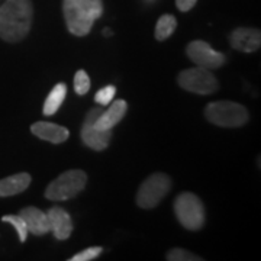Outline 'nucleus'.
<instances>
[{
  "mask_svg": "<svg viewBox=\"0 0 261 261\" xmlns=\"http://www.w3.org/2000/svg\"><path fill=\"white\" fill-rule=\"evenodd\" d=\"M19 216L25 221L28 232L34 233L37 237H41V235H45L47 232H49L48 216L41 209L34 207V206H28V207L20 209Z\"/></svg>",
  "mask_w": 261,
  "mask_h": 261,
  "instance_id": "obj_12",
  "label": "nucleus"
},
{
  "mask_svg": "<svg viewBox=\"0 0 261 261\" xmlns=\"http://www.w3.org/2000/svg\"><path fill=\"white\" fill-rule=\"evenodd\" d=\"M31 176L28 173H18L10 177L0 180V197H9L25 192L31 185Z\"/></svg>",
  "mask_w": 261,
  "mask_h": 261,
  "instance_id": "obj_15",
  "label": "nucleus"
},
{
  "mask_svg": "<svg viewBox=\"0 0 261 261\" xmlns=\"http://www.w3.org/2000/svg\"><path fill=\"white\" fill-rule=\"evenodd\" d=\"M48 222H49V231L54 233L57 240L64 241L68 240L73 232V224H71V216L70 214L63 209L54 206L47 212Z\"/></svg>",
  "mask_w": 261,
  "mask_h": 261,
  "instance_id": "obj_10",
  "label": "nucleus"
},
{
  "mask_svg": "<svg viewBox=\"0 0 261 261\" xmlns=\"http://www.w3.org/2000/svg\"><path fill=\"white\" fill-rule=\"evenodd\" d=\"M65 94H67V86L64 83H58L51 90V93L48 94V97L45 99V103H44V109L42 112L47 116H53L54 113H57V111L61 108V105L64 102Z\"/></svg>",
  "mask_w": 261,
  "mask_h": 261,
  "instance_id": "obj_16",
  "label": "nucleus"
},
{
  "mask_svg": "<svg viewBox=\"0 0 261 261\" xmlns=\"http://www.w3.org/2000/svg\"><path fill=\"white\" fill-rule=\"evenodd\" d=\"M177 82L181 89L196 94H212L219 87L216 77L211 73V70L203 67L187 68L181 71Z\"/></svg>",
  "mask_w": 261,
  "mask_h": 261,
  "instance_id": "obj_7",
  "label": "nucleus"
},
{
  "mask_svg": "<svg viewBox=\"0 0 261 261\" xmlns=\"http://www.w3.org/2000/svg\"><path fill=\"white\" fill-rule=\"evenodd\" d=\"M103 34H105L106 37H111V35H112V31H111V29H103Z\"/></svg>",
  "mask_w": 261,
  "mask_h": 261,
  "instance_id": "obj_24",
  "label": "nucleus"
},
{
  "mask_svg": "<svg viewBox=\"0 0 261 261\" xmlns=\"http://www.w3.org/2000/svg\"><path fill=\"white\" fill-rule=\"evenodd\" d=\"M171 189V178L164 173L151 174L137 193V205L142 209H152L166 197Z\"/></svg>",
  "mask_w": 261,
  "mask_h": 261,
  "instance_id": "obj_6",
  "label": "nucleus"
},
{
  "mask_svg": "<svg viewBox=\"0 0 261 261\" xmlns=\"http://www.w3.org/2000/svg\"><path fill=\"white\" fill-rule=\"evenodd\" d=\"M176 28H177V19L173 15H163L155 25V38L159 41H164L173 35Z\"/></svg>",
  "mask_w": 261,
  "mask_h": 261,
  "instance_id": "obj_17",
  "label": "nucleus"
},
{
  "mask_svg": "<svg viewBox=\"0 0 261 261\" xmlns=\"http://www.w3.org/2000/svg\"><path fill=\"white\" fill-rule=\"evenodd\" d=\"M197 0H176V5L181 12H189L196 5Z\"/></svg>",
  "mask_w": 261,
  "mask_h": 261,
  "instance_id": "obj_23",
  "label": "nucleus"
},
{
  "mask_svg": "<svg viewBox=\"0 0 261 261\" xmlns=\"http://www.w3.org/2000/svg\"><path fill=\"white\" fill-rule=\"evenodd\" d=\"M187 57L195 63L197 67H203L207 70L219 68L225 64V56L215 51L205 41H193L186 48Z\"/></svg>",
  "mask_w": 261,
  "mask_h": 261,
  "instance_id": "obj_9",
  "label": "nucleus"
},
{
  "mask_svg": "<svg viewBox=\"0 0 261 261\" xmlns=\"http://www.w3.org/2000/svg\"><path fill=\"white\" fill-rule=\"evenodd\" d=\"M2 222H6V224H10L15 226L16 232L19 235V241L20 243H25L27 238H28V228H27V224L25 221L19 216V215H5L2 218Z\"/></svg>",
  "mask_w": 261,
  "mask_h": 261,
  "instance_id": "obj_18",
  "label": "nucleus"
},
{
  "mask_svg": "<svg viewBox=\"0 0 261 261\" xmlns=\"http://www.w3.org/2000/svg\"><path fill=\"white\" fill-rule=\"evenodd\" d=\"M148 2H152V0H148Z\"/></svg>",
  "mask_w": 261,
  "mask_h": 261,
  "instance_id": "obj_25",
  "label": "nucleus"
},
{
  "mask_svg": "<svg viewBox=\"0 0 261 261\" xmlns=\"http://www.w3.org/2000/svg\"><path fill=\"white\" fill-rule=\"evenodd\" d=\"M126 112H128V103L125 100H116L111 105V108L106 112H102V115L96 119L94 126L102 130L112 129L116 123H119L123 119Z\"/></svg>",
  "mask_w": 261,
  "mask_h": 261,
  "instance_id": "obj_14",
  "label": "nucleus"
},
{
  "mask_svg": "<svg viewBox=\"0 0 261 261\" xmlns=\"http://www.w3.org/2000/svg\"><path fill=\"white\" fill-rule=\"evenodd\" d=\"M168 261H200L202 258L197 257L192 252L186 251V250H181V248H174L171 251H168L167 254Z\"/></svg>",
  "mask_w": 261,
  "mask_h": 261,
  "instance_id": "obj_20",
  "label": "nucleus"
},
{
  "mask_svg": "<svg viewBox=\"0 0 261 261\" xmlns=\"http://www.w3.org/2000/svg\"><path fill=\"white\" fill-rule=\"evenodd\" d=\"M74 90L75 93L83 96L90 90V79L84 70H79L74 75Z\"/></svg>",
  "mask_w": 261,
  "mask_h": 261,
  "instance_id": "obj_19",
  "label": "nucleus"
},
{
  "mask_svg": "<svg viewBox=\"0 0 261 261\" xmlns=\"http://www.w3.org/2000/svg\"><path fill=\"white\" fill-rule=\"evenodd\" d=\"M115 93H116V87L115 86H106V87H103V89H100L96 93L94 100L99 105H102V106H106V105H109V103L112 102Z\"/></svg>",
  "mask_w": 261,
  "mask_h": 261,
  "instance_id": "obj_22",
  "label": "nucleus"
},
{
  "mask_svg": "<svg viewBox=\"0 0 261 261\" xmlns=\"http://www.w3.org/2000/svg\"><path fill=\"white\" fill-rule=\"evenodd\" d=\"M229 42L241 53H254L260 49L261 32L254 28H237L229 35Z\"/></svg>",
  "mask_w": 261,
  "mask_h": 261,
  "instance_id": "obj_11",
  "label": "nucleus"
},
{
  "mask_svg": "<svg viewBox=\"0 0 261 261\" xmlns=\"http://www.w3.org/2000/svg\"><path fill=\"white\" fill-rule=\"evenodd\" d=\"M205 116L207 121L222 128H238L247 123L250 115L243 105L229 100L212 102L206 106Z\"/></svg>",
  "mask_w": 261,
  "mask_h": 261,
  "instance_id": "obj_3",
  "label": "nucleus"
},
{
  "mask_svg": "<svg viewBox=\"0 0 261 261\" xmlns=\"http://www.w3.org/2000/svg\"><path fill=\"white\" fill-rule=\"evenodd\" d=\"M87 183V174L83 170H68L49 183L45 197L49 200H68L83 192Z\"/></svg>",
  "mask_w": 261,
  "mask_h": 261,
  "instance_id": "obj_4",
  "label": "nucleus"
},
{
  "mask_svg": "<svg viewBox=\"0 0 261 261\" xmlns=\"http://www.w3.org/2000/svg\"><path fill=\"white\" fill-rule=\"evenodd\" d=\"M63 12L67 29L75 37H86L102 16V0H64Z\"/></svg>",
  "mask_w": 261,
  "mask_h": 261,
  "instance_id": "obj_2",
  "label": "nucleus"
},
{
  "mask_svg": "<svg viewBox=\"0 0 261 261\" xmlns=\"http://www.w3.org/2000/svg\"><path fill=\"white\" fill-rule=\"evenodd\" d=\"M31 132L38 138L53 142V144H63L70 137V132L65 126L51 123V122H35L31 126Z\"/></svg>",
  "mask_w": 261,
  "mask_h": 261,
  "instance_id": "obj_13",
  "label": "nucleus"
},
{
  "mask_svg": "<svg viewBox=\"0 0 261 261\" xmlns=\"http://www.w3.org/2000/svg\"><path fill=\"white\" fill-rule=\"evenodd\" d=\"M103 252L102 247H90V248H86L84 251L79 252L71 257V261H92L96 260L100 254Z\"/></svg>",
  "mask_w": 261,
  "mask_h": 261,
  "instance_id": "obj_21",
  "label": "nucleus"
},
{
  "mask_svg": "<svg viewBox=\"0 0 261 261\" xmlns=\"http://www.w3.org/2000/svg\"><path fill=\"white\" fill-rule=\"evenodd\" d=\"M174 214L189 231H197L205 224V207L193 193H180L174 200Z\"/></svg>",
  "mask_w": 261,
  "mask_h": 261,
  "instance_id": "obj_5",
  "label": "nucleus"
},
{
  "mask_svg": "<svg viewBox=\"0 0 261 261\" xmlns=\"http://www.w3.org/2000/svg\"><path fill=\"white\" fill-rule=\"evenodd\" d=\"M34 6L31 0H6L0 6V38L19 42L31 31Z\"/></svg>",
  "mask_w": 261,
  "mask_h": 261,
  "instance_id": "obj_1",
  "label": "nucleus"
},
{
  "mask_svg": "<svg viewBox=\"0 0 261 261\" xmlns=\"http://www.w3.org/2000/svg\"><path fill=\"white\" fill-rule=\"evenodd\" d=\"M102 112L103 111L99 108L89 111L82 126V141L86 147L94 151H103L105 148H108L109 142L112 140V129L102 130L94 126V122L102 115Z\"/></svg>",
  "mask_w": 261,
  "mask_h": 261,
  "instance_id": "obj_8",
  "label": "nucleus"
}]
</instances>
